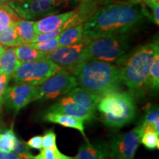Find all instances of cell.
Masks as SVG:
<instances>
[{"label":"cell","mask_w":159,"mask_h":159,"mask_svg":"<svg viewBox=\"0 0 159 159\" xmlns=\"http://www.w3.org/2000/svg\"><path fill=\"white\" fill-rule=\"evenodd\" d=\"M148 17L139 0H122L99 7L83 24V37L91 40L128 33Z\"/></svg>","instance_id":"6da1fadb"},{"label":"cell","mask_w":159,"mask_h":159,"mask_svg":"<svg viewBox=\"0 0 159 159\" xmlns=\"http://www.w3.org/2000/svg\"><path fill=\"white\" fill-rule=\"evenodd\" d=\"M81 88L100 97L119 91L122 80L119 69L110 63L87 61L71 70Z\"/></svg>","instance_id":"7a4b0ae2"},{"label":"cell","mask_w":159,"mask_h":159,"mask_svg":"<svg viewBox=\"0 0 159 159\" xmlns=\"http://www.w3.org/2000/svg\"><path fill=\"white\" fill-rule=\"evenodd\" d=\"M158 53L159 44L156 40L137 48L121 63V80L126 85L133 96L143 94L148 88L150 69Z\"/></svg>","instance_id":"3957f363"},{"label":"cell","mask_w":159,"mask_h":159,"mask_svg":"<svg viewBox=\"0 0 159 159\" xmlns=\"http://www.w3.org/2000/svg\"><path fill=\"white\" fill-rule=\"evenodd\" d=\"M97 110L102 122L113 128L128 125L136 114L134 96L120 91H112L103 96L97 105Z\"/></svg>","instance_id":"277c9868"},{"label":"cell","mask_w":159,"mask_h":159,"mask_svg":"<svg viewBox=\"0 0 159 159\" xmlns=\"http://www.w3.org/2000/svg\"><path fill=\"white\" fill-rule=\"evenodd\" d=\"M130 39L125 34L93 39L83 52V61H99L121 63L130 48Z\"/></svg>","instance_id":"5b68a950"},{"label":"cell","mask_w":159,"mask_h":159,"mask_svg":"<svg viewBox=\"0 0 159 159\" xmlns=\"http://www.w3.org/2000/svg\"><path fill=\"white\" fill-rule=\"evenodd\" d=\"M63 69L50 60L20 63L12 77L16 84L24 83L39 86Z\"/></svg>","instance_id":"8992f818"},{"label":"cell","mask_w":159,"mask_h":159,"mask_svg":"<svg viewBox=\"0 0 159 159\" xmlns=\"http://www.w3.org/2000/svg\"><path fill=\"white\" fill-rule=\"evenodd\" d=\"M77 85V81L74 75L63 69L42 84L36 86L33 101L55 99L67 94Z\"/></svg>","instance_id":"52a82bcc"},{"label":"cell","mask_w":159,"mask_h":159,"mask_svg":"<svg viewBox=\"0 0 159 159\" xmlns=\"http://www.w3.org/2000/svg\"><path fill=\"white\" fill-rule=\"evenodd\" d=\"M142 136V132L139 125L132 130L115 136L107 144L109 158L134 159Z\"/></svg>","instance_id":"ba28073f"},{"label":"cell","mask_w":159,"mask_h":159,"mask_svg":"<svg viewBox=\"0 0 159 159\" xmlns=\"http://www.w3.org/2000/svg\"><path fill=\"white\" fill-rule=\"evenodd\" d=\"M91 40L84 37L82 41L76 44L59 47L47 55V59L50 60L63 69L72 70L83 63V52Z\"/></svg>","instance_id":"9c48e42d"},{"label":"cell","mask_w":159,"mask_h":159,"mask_svg":"<svg viewBox=\"0 0 159 159\" xmlns=\"http://www.w3.org/2000/svg\"><path fill=\"white\" fill-rule=\"evenodd\" d=\"M36 86L19 83L9 87L6 90L4 104L7 108L16 113L34 100Z\"/></svg>","instance_id":"30bf717a"},{"label":"cell","mask_w":159,"mask_h":159,"mask_svg":"<svg viewBox=\"0 0 159 159\" xmlns=\"http://www.w3.org/2000/svg\"><path fill=\"white\" fill-rule=\"evenodd\" d=\"M47 112H54L68 115L83 121L91 122L94 119L95 116L77 104L71 97L66 96L60 99L55 104L51 105Z\"/></svg>","instance_id":"8fae6325"},{"label":"cell","mask_w":159,"mask_h":159,"mask_svg":"<svg viewBox=\"0 0 159 159\" xmlns=\"http://www.w3.org/2000/svg\"><path fill=\"white\" fill-rule=\"evenodd\" d=\"M75 13V11L74 10V11L65 12L62 13H57V14L45 16L39 19V21H35V33L36 35H39L41 33L57 30L59 29L63 30L65 24L74 16Z\"/></svg>","instance_id":"7c38bea8"},{"label":"cell","mask_w":159,"mask_h":159,"mask_svg":"<svg viewBox=\"0 0 159 159\" xmlns=\"http://www.w3.org/2000/svg\"><path fill=\"white\" fill-rule=\"evenodd\" d=\"M80 2V4L75 9L74 16L65 24L63 27V30L69 27L83 25L99 8V4L97 0H82Z\"/></svg>","instance_id":"4fadbf2b"},{"label":"cell","mask_w":159,"mask_h":159,"mask_svg":"<svg viewBox=\"0 0 159 159\" xmlns=\"http://www.w3.org/2000/svg\"><path fill=\"white\" fill-rule=\"evenodd\" d=\"M7 4L21 19L32 20L43 17L38 0H15Z\"/></svg>","instance_id":"5bb4252c"},{"label":"cell","mask_w":159,"mask_h":159,"mask_svg":"<svg viewBox=\"0 0 159 159\" xmlns=\"http://www.w3.org/2000/svg\"><path fill=\"white\" fill-rule=\"evenodd\" d=\"M67 96L71 97L75 102L82 106L91 114L94 115L97 109V105L101 99V97L92 94L90 91L83 88L75 87L67 94Z\"/></svg>","instance_id":"9a60e30c"},{"label":"cell","mask_w":159,"mask_h":159,"mask_svg":"<svg viewBox=\"0 0 159 159\" xmlns=\"http://www.w3.org/2000/svg\"><path fill=\"white\" fill-rule=\"evenodd\" d=\"M43 120L46 122H49L52 123H56L62 126L66 127V128H75L81 133L83 136L84 137L86 143H89V140L86 138L85 134V127L82 119H80L75 117L68 116L62 114L54 112H47L43 116Z\"/></svg>","instance_id":"2e32d148"},{"label":"cell","mask_w":159,"mask_h":159,"mask_svg":"<svg viewBox=\"0 0 159 159\" xmlns=\"http://www.w3.org/2000/svg\"><path fill=\"white\" fill-rule=\"evenodd\" d=\"M108 146L105 144L85 143L80 147L76 159H108Z\"/></svg>","instance_id":"e0dca14e"},{"label":"cell","mask_w":159,"mask_h":159,"mask_svg":"<svg viewBox=\"0 0 159 159\" xmlns=\"http://www.w3.org/2000/svg\"><path fill=\"white\" fill-rule=\"evenodd\" d=\"M15 49L18 61L21 63H31L42 61V60H47V54L33 49L28 43H25L19 47H15Z\"/></svg>","instance_id":"ac0fdd59"},{"label":"cell","mask_w":159,"mask_h":159,"mask_svg":"<svg viewBox=\"0 0 159 159\" xmlns=\"http://www.w3.org/2000/svg\"><path fill=\"white\" fill-rule=\"evenodd\" d=\"M84 39L83 37V25H79L69 27L61 32L58 36L59 47H67L76 44Z\"/></svg>","instance_id":"d6986e66"},{"label":"cell","mask_w":159,"mask_h":159,"mask_svg":"<svg viewBox=\"0 0 159 159\" xmlns=\"http://www.w3.org/2000/svg\"><path fill=\"white\" fill-rule=\"evenodd\" d=\"M20 63L17 59L15 47L5 49L0 55V71L11 77Z\"/></svg>","instance_id":"ffe728a7"},{"label":"cell","mask_w":159,"mask_h":159,"mask_svg":"<svg viewBox=\"0 0 159 159\" xmlns=\"http://www.w3.org/2000/svg\"><path fill=\"white\" fill-rule=\"evenodd\" d=\"M34 21L19 19L13 23L19 36L25 43H33L36 34L34 32Z\"/></svg>","instance_id":"44dd1931"},{"label":"cell","mask_w":159,"mask_h":159,"mask_svg":"<svg viewBox=\"0 0 159 159\" xmlns=\"http://www.w3.org/2000/svg\"><path fill=\"white\" fill-rule=\"evenodd\" d=\"M0 44L5 47H17L25 44L18 35L13 24L0 30Z\"/></svg>","instance_id":"7402d4cb"},{"label":"cell","mask_w":159,"mask_h":159,"mask_svg":"<svg viewBox=\"0 0 159 159\" xmlns=\"http://www.w3.org/2000/svg\"><path fill=\"white\" fill-rule=\"evenodd\" d=\"M21 19L7 3H0V30Z\"/></svg>","instance_id":"603a6c76"},{"label":"cell","mask_w":159,"mask_h":159,"mask_svg":"<svg viewBox=\"0 0 159 159\" xmlns=\"http://www.w3.org/2000/svg\"><path fill=\"white\" fill-rule=\"evenodd\" d=\"M18 138L13 129L2 131L0 130V151L13 152L16 144Z\"/></svg>","instance_id":"cb8c5ba5"},{"label":"cell","mask_w":159,"mask_h":159,"mask_svg":"<svg viewBox=\"0 0 159 159\" xmlns=\"http://www.w3.org/2000/svg\"><path fill=\"white\" fill-rule=\"evenodd\" d=\"M159 85V53L155 57L149 72L148 88L152 90L158 89Z\"/></svg>","instance_id":"d4e9b609"},{"label":"cell","mask_w":159,"mask_h":159,"mask_svg":"<svg viewBox=\"0 0 159 159\" xmlns=\"http://www.w3.org/2000/svg\"><path fill=\"white\" fill-rule=\"evenodd\" d=\"M32 159H76L75 157L63 154L58 149H42L39 155L33 156Z\"/></svg>","instance_id":"484cf974"},{"label":"cell","mask_w":159,"mask_h":159,"mask_svg":"<svg viewBox=\"0 0 159 159\" xmlns=\"http://www.w3.org/2000/svg\"><path fill=\"white\" fill-rule=\"evenodd\" d=\"M31 47L33 49H37L46 54H49L55 49L59 48L58 43V36L55 38V39L49 40V41H43V42L39 43H28Z\"/></svg>","instance_id":"4316f807"},{"label":"cell","mask_w":159,"mask_h":159,"mask_svg":"<svg viewBox=\"0 0 159 159\" xmlns=\"http://www.w3.org/2000/svg\"><path fill=\"white\" fill-rule=\"evenodd\" d=\"M141 124L153 125L156 132L159 134V110L158 105L151 106L147 111L144 119Z\"/></svg>","instance_id":"83f0119b"},{"label":"cell","mask_w":159,"mask_h":159,"mask_svg":"<svg viewBox=\"0 0 159 159\" xmlns=\"http://www.w3.org/2000/svg\"><path fill=\"white\" fill-rule=\"evenodd\" d=\"M141 143L149 150L159 148V134L155 131H148L143 134L141 138Z\"/></svg>","instance_id":"f1b7e54d"},{"label":"cell","mask_w":159,"mask_h":159,"mask_svg":"<svg viewBox=\"0 0 159 159\" xmlns=\"http://www.w3.org/2000/svg\"><path fill=\"white\" fill-rule=\"evenodd\" d=\"M13 152L19 156L20 159H32L33 158V155L31 154L27 144L19 139H17L16 144Z\"/></svg>","instance_id":"f546056e"},{"label":"cell","mask_w":159,"mask_h":159,"mask_svg":"<svg viewBox=\"0 0 159 159\" xmlns=\"http://www.w3.org/2000/svg\"><path fill=\"white\" fill-rule=\"evenodd\" d=\"M56 134L53 130H49L45 133L42 139V149H57ZM41 149V150H42Z\"/></svg>","instance_id":"4dcf8cb0"},{"label":"cell","mask_w":159,"mask_h":159,"mask_svg":"<svg viewBox=\"0 0 159 159\" xmlns=\"http://www.w3.org/2000/svg\"><path fill=\"white\" fill-rule=\"evenodd\" d=\"M11 77L0 71V109L4 104V98Z\"/></svg>","instance_id":"1f68e13d"},{"label":"cell","mask_w":159,"mask_h":159,"mask_svg":"<svg viewBox=\"0 0 159 159\" xmlns=\"http://www.w3.org/2000/svg\"><path fill=\"white\" fill-rule=\"evenodd\" d=\"M62 31H63L62 29H59L52 32H49V33H41V34L36 35L35 39L33 40V43L43 42V41H49V40L53 39H55V38L59 36V35L61 34Z\"/></svg>","instance_id":"d6a6232c"},{"label":"cell","mask_w":159,"mask_h":159,"mask_svg":"<svg viewBox=\"0 0 159 159\" xmlns=\"http://www.w3.org/2000/svg\"><path fill=\"white\" fill-rule=\"evenodd\" d=\"M42 136H35L30 139L26 144L29 148L41 150L42 149Z\"/></svg>","instance_id":"836d02e7"},{"label":"cell","mask_w":159,"mask_h":159,"mask_svg":"<svg viewBox=\"0 0 159 159\" xmlns=\"http://www.w3.org/2000/svg\"><path fill=\"white\" fill-rule=\"evenodd\" d=\"M39 1H44V2H48L52 3H55L58 4V5H61L62 7H67L69 4L71 2L75 3L79 2L80 0H39Z\"/></svg>","instance_id":"e575fe53"},{"label":"cell","mask_w":159,"mask_h":159,"mask_svg":"<svg viewBox=\"0 0 159 159\" xmlns=\"http://www.w3.org/2000/svg\"><path fill=\"white\" fill-rule=\"evenodd\" d=\"M0 159H20V158L12 152H2V151H0Z\"/></svg>","instance_id":"d590c367"},{"label":"cell","mask_w":159,"mask_h":159,"mask_svg":"<svg viewBox=\"0 0 159 159\" xmlns=\"http://www.w3.org/2000/svg\"><path fill=\"white\" fill-rule=\"evenodd\" d=\"M97 1L98 2L99 5H108V4L115 2L120 1V0H97Z\"/></svg>","instance_id":"8d00e7d4"},{"label":"cell","mask_w":159,"mask_h":159,"mask_svg":"<svg viewBox=\"0 0 159 159\" xmlns=\"http://www.w3.org/2000/svg\"><path fill=\"white\" fill-rule=\"evenodd\" d=\"M13 1H15V0H0V3H9Z\"/></svg>","instance_id":"74e56055"},{"label":"cell","mask_w":159,"mask_h":159,"mask_svg":"<svg viewBox=\"0 0 159 159\" xmlns=\"http://www.w3.org/2000/svg\"><path fill=\"white\" fill-rule=\"evenodd\" d=\"M6 48L5 47H3V46H2L1 44H0V55H1L2 54V52L4 51H5V49Z\"/></svg>","instance_id":"f35d334b"},{"label":"cell","mask_w":159,"mask_h":159,"mask_svg":"<svg viewBox=\"0 0 159 159\" xmlns=\"http://www.w3.org/2000/svg\"><path fill=\"white\" fill-rule=\"evenodd\" d=\"M80 1H82V0H80Z\"/></svg>","instance_id":"ab89813d"}]
</instances>
